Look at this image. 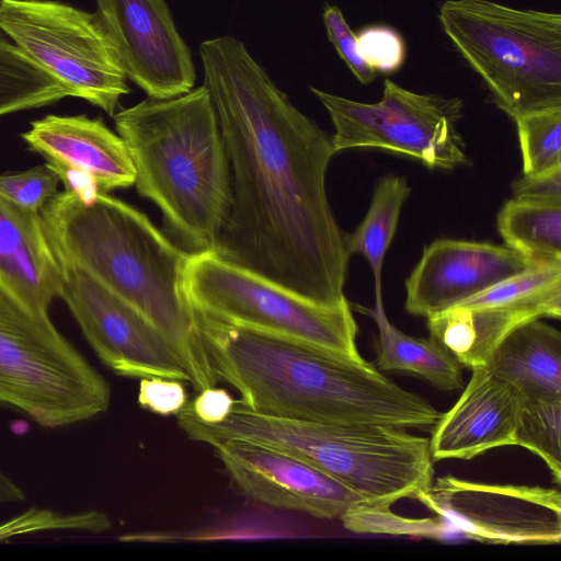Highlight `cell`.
Returning <instances> with one entry per match:
<instances>
[{
	"label": "cell",
	"mask_w": 561,
	"mask_h": 561,
	"mask_svg": "<svg viewBox=\"0 0 561 561\" xmlns=\"http://www.w3.org/2000/svg\"><path fill=\"white\" fill-rule=\"evenodd\" d=\"M0 30L33 61L110 116L130 92L96 13L48 0H0Z\"/></svg>",
	"instance_id": "obj_9"
},
{
	"label": "cell",
	"mask_w": 561,
	"mask_h": 561,
	"mask_svg": "<svg viewBox=\"0 0 561 561\" xmlns=\"http://www.w3.org/2000/svg\"><path fill=\"white\" fill-rule=\"evenodd\" d=\"M217 380L259 414L334 425L432 427L440 412L423 397L355 362L310 343L233 324L195 309Z\"/></svg>",
	"instance_id": "obj_2"
},
{
	"label": "cell",
	"mask_w": 561,
	"mask_h": 561,
	"mask_svg": "<svg viewBox=\"0 0 561 561\" xmlns=\"http://www.w3.org/2000/svg\"><path fill=\"white\" fill-rule=\"evenodd\" d=\"M59 265L58 298L105 366L123 377L191 382L172 344L145 316L80 268Z\"/></svg>",
	"instance_id": "obj_13"
},
{
	"label": "cell",
	"mask_w": 561,
	"mask_h": 561,
	"mask_svg": "<svg viewBox=\"0 0 561 561\" xmlns=\"http://www.w3.org/2000/svg\"><path fill=\"white\" fill-rule=\"evenodd\" d=\"M184 286L193 307L219 320L297 339L355 362L358 328L347 300L323 305L224 257L191 254Z\"/></svg>",
	"instance_id": "obj_8"
},
{
	"label": "cell",
	"mask_w": 561,
	"mask_h": 561,
	"mask_svg": "<svg viewBox=\"0 0 561 561\" xmlns=\"http://www.w3.org/2000/svg\"><path fill=\"white\" fill-rule=\"evenodd\" d=\"M561 317V262L538 263L427 318L430 336L469 369L484 366L499 343L533 320Z\"/></svg>",
	"instance_id": "obj_12"
},
{
	"label": "cell",
	"mask_w": 561,
	"mask_h": 561,
	"mask_svg": "<svg viewBox=\"0 0 561 561\" xmlns=\"http://www.w3.org/2000/svg\"><path fill=\"white\" fill-rule=\"evenodd\" d=\"M41 216L57 260L85 272L145 316L172 344L196 392L218 382L184 286L191 253L107 193L81 198L57 192Z\"/></svg>",
	"instance_id": "obj_3"
},
{
	"label": "cell",
	"mask_w": 561,
	"mask_h": 561,
	"mask_svg": "<svg viewBox=\"0 0 561 561\" xmlns=\"http://www.w3.org/2000/svg\"><path fill=\"white\" fill-rule=\"evenodd\" d=\"M96 5L127 78L147 96L169 99L194 88L191 50L165 0H96Z\"/></svg>",
	"instance_id": "obj_14"
},
{
	"label": "cell",
	"mask_w": 561,
	"mask_h": 561,
	"mask_svg": "<svg viewBox=\"0 0 561 561\" xmlns=\"http://www.w3.org/2000/svg\"><path fill=\"white\" fill-rule=\"evenodd\" d=\"M438 21L513 119L561 107V15L491 0H446Z\"/></svg>",
	"instance_id": "obj_6"
},
{
	"label": "cell",
	"mask_w": 561,
	"mask_h": 561,
	"mask_svg": "<svg viewBox=\"0 0 561 561\" xmlns=\"http://www.w3.org/2000/svg\"><path fill=\"white\" fill-rule=\"evenodd\" d=\"M214 448L234 483L265 505L333 519L360 501L327 473L275 448L242 439Z\"/></svg>",
	"instance_id": "obj_15"
},
{
	"label": "cell",
	"mask_w": 561,
	"mask_h": 561,
	"mask_svg": "<svg viewBox=\"0 0 561 561\" xmlns=\"http://www.w3.org/2000/svg\"><path fill=\"white\" fill-rule=\"evenodd\" d=\"M344 527L353 533L404 535L430 539H459L460 533L444 518H405L390 507L357 502L340 517Z\"/></svg>",
	"instance_id": "obj_26"
},
{
	"label": "cell",
	"mask_w": 561,
	"mask_h": 561,
	"mask_svg": "<svg viewBox=\"0 0 561 561\" xmlns=\"http://www.w3.org/2000/svg\"><path fill=\"white\" fill-rule=\"evenodd\" d=\"M356 309L369 316L377 325L378 370L413 374L443 391L463 388V366L440 342L432 336L415 337L402 332L389 321L385 307L356 306Z\"/></svg>",
	"instance_id": "obj_21"
},
{
	"label": "cell",
	"mask_w": 561,
	"mask_h": 561,
	"mask_svg": "<svg viewBox=\"0 0 561 561\" xmlns=\"http://www.w3.org/2000/svg\"><path fill=\"white\" fill-rule=\"evenodd\" d=\"M484 367L526 400H561V333L533 320L508 333Z\"/></svg>",
	"instance_id": "obj_20"
},
{
	"label": "cell",
	"mask_w": 561,
	"mask_h": 561,
	"mask_svg": "<svg viewBox=\"0 0 561 561\" xmlns=\"http://www.w3.org/2000/svg\"><path fill=\"white\" fill-rule=\"evenodd\" d=\"M561 400H524L516 431L515 445L538 456L561 482Z\"/></svg>",
	"instance_id": "obj_25"
},
{
	"label": "cell",
	"mask_w": 561,
	"mask_h": 561,
	"mask_svg": "<svg viewBox=\"0 0 561 561\" xmlns=\"http://www.w3.org/2000/svg\"><path fill=\"white\" fill-rule=\"evenodd\" d=\"M356 43L362 58L376 73H392L405 60L404 41L390 26H367L356 35Z\"/></svg>",
	"instance_id": "obj_29"
},
{
	"label": "cell",
	"mask_w": 561,
	"mask_h": 561,
	"mask_svg": "<svg viewBox=\"0 0 561 561\" xmlns=\"http://www.w3.org/2000/svg\"><path fill=\"white\" fill-rule=\"evenodd\" d=\"M24 501L23 490L0 470V505Z\"/></svg>",
	"instance_id": "obj_34"
},
{
	"label": "cell",
	"mask_w": 561,
	"mask_h": 561,
	"mask_svg": "<svg viewBox=\"0 0 561 561\" xmlns=\"http://www.w3.org/2000/svg\"><path fill=\"white\" fill-rule=\"evenodd\" d=\"M21 137L58 176L78 178L102 193L135 183V168L124 140L101 118L46 115L32 122Z\"/></svg>",
	"instance_id": "obj_17"
},
{
	"label": "cell",
	"mask_w": 561,
	"mask_h": 561,
	"mask_svg": "<svg viewBox=\"0 0 561 561\" xmlns=\"http://www.w3.org/2000/svg\"><path fill=\"white\" fill-rule=\"evenodd\" d=\"M59 286L60 265L41 211L0 196V287L31 311L48 316Z\"/></svg>",
	"instance_id": "obj_19"
},
{
	"label": "cell",
	"mask_w": 561,
	"mask_h": 561,
	"mask_svg": "<svg viewBox=\"0 0 561 561\" xmlns=\"http://www.w3.org/2000/svg\"><path fill=\"white\" fill-rule=\"evenodd\" d=\"M71 91L15 44L0 37V116L55 103Z\"/></svg>",
	"instance_id": "obj_24"
},
{
	"label": "cell",
	"mask_w": 561,
	"mask_h": 561,
	"mask_svg": "<svg viewBox=\"0 0 561 561\" xmlns=\"http://www.w3.org/2000/svg\"><path fill=\"white\" fill-rule=\"evenodd\" d=\"M535 264L507 245L439 239L407 278L404 306L427 319Z\"/></svg>",
	"instance_id": "obj_16"
},
{
	"label": "cell",
	"mask_w": 561,
	"mask_h": 561,
	"mask_svg": "<svg viewBox=\"0 0 561 561\" xmlns=\"http://www.w3.org/2000/svg\"><path fill=\"white\" fill-rule=\"evenodd\" d=\"M180 381L163 377L141 378L138 390L139 405L156 414L176 415L187 404V394Z\"/></svg>",
	"instance_id": "obj_31"
},
{
	"label": "cell",
	"mask_w": 561,
	"mask_h": 561,
	"mask_svg": "<svg viewBox=\"0 0 561 561\" xmlns=\"http://www.w3.org/2000/svg\"><path fill=\"white\" fill-rule=\"evenodd\" d=\"M190 439L216 446L230 439L265 445L327 473L360 502L388 506L414 497L434 478L428 438L388 425H334L252 412L237 400L220 423L198 421L191 411L178 419Z\"/></svg>",
	"instance_id": "obj_5"
},
{
	"label": "cell",
	"mask_w": 561,
	"mask_h": 561,
	"mask_svg": "<svg viewBox=\"0 0 561 561\" xmlns=\"http://www.w3.org/2000/svg\"><path fill=\"white\" fill-rule=\"evenodd\" d=\"M505 245L535 263L561 262V205L510 199L497 215Z\"/></svg>",
	"instance_id": "obj_23"
},
{
	"label": "cell",
	"mask_w": 561,
	"mask_h": 561,
	"mask_svg": "<svg viewBox=\"0 0 561 561\" xmlns=\"http://www.w3.org/2000/svg\"><path fill=\"white\" fill-rule=\"evenodd\" d=\"M60 180L46 164L14 174H0V196L32 211H41L58 192Z\"/></svg>",
	"instance_id": "obj_28"
},
{
	"label": "cell",
	"mask_w": 561,
	"mask_h": 561,
	"mask_svg": "<svg viewBox=\"0 0 561 561\" xmlns=\"http://www.w3.org/2000/svg\"><path fill=\"white\" fill-rule=\"evenodd\" d=\"M515 199L561 205V168L524 175L513 184Z\"/></svg>",
	"instance_id": "obj_32"
},
{
	"label": "cell",
	"mask_w": 561,
	"mask_h": 561,
	"mask_svg": "<svg viewBox=\"0 0 561 561\" xmlns=\"http://www.w3.org/2000/svg\"><path fill=\"white\" fill-rule=\"evenodd\" d=\"M523 158V174L561 168V107L514 118Z\"/></svg>",
	"instance_id": "obj_27"
},
{
	"label": "cell",
	"mask_w": 561,
	"mask_h": 561,
	"mask_svg": "<svg viewBox=\"0 0 561 561\" xmlns=\"http://www.w3.org/2000/svg\"><path fill=\"white\" fill-rule=\"evenodd\" d=\"M113 117L139 195L160 208L184 251L215 250L230 209L231 182L207 88L169 99L147 96Z\"/></svg>",
	"instance_id": "obj_4"
},
{
	"label": "cell",
	"mask_w": 561,
	"mask_h": 561,
	"mask_svg": "<svg viewBox=\"0 0 561 561\" xmlns=\"http://www.w3.org/2000/svg\"><path fill=\"white\" fill-rule=\"evenodd\" d=\"M199 56L232 168L216 252L312 301L344 302L350 255L325 191L331 137L238 38L206 39Z\"/></svg>",
	"instance_id": "obj_1"
},
{
	"label": "cell",
	"mask_w": 561,
	"mask_h": 561,
	"mask_svg": "<svg viewBox=\"0 0 561 561\" xmlns=\"http://www.w3.org/2000/svg\"><path fill=\"white\" fill-rule=\"evenodd\" d=\"M327 36L339 56L362 84H369L377 73L364 61L356 43V34L350 28L342 11L327 4L322 12Z\"/></svg>",
	"instance_id": "obj_30"
},
{
	"label": "cell",
	"mask_w": 561,
	"mask_h": 561,
	"mask_svg": "<svg viewBox=\"0 0 561 561\" xmlns=\"http://www.w3.org/2000/svg\"><path fill=\"white\" fill-rule=\"evenodd\" d=\"M411 193L407 179L388 175L376 185L364 219L346 237L348 255L359 254L370 265L375 279L376 307H383L381 274L385 256L396 234L401 209Z\"/></svg>",
	"instance_id": "obj_22"
},
{
	"label": "cell",
	"mask_w": 561,
	"mask_h": 561,
	"mask_svg": "<svg viewBox=\"0 0 561 561\" xmlns=\"http://www.w3.org/2000/svg\"><path fill=\"white\" fill-rule=\"evenodd\" d=\"M328 111L335 152L381 148L420 160L428 168L451 170L466 164L465 141L457 124L462 101L421 94L386 79L380 101L364 103L310 87Z\"/></svg>",
	"instance_id": "obj_10"
},
{
	"label": "cell",
	"mask_w": 561,
	"mask_h": 561,
	"mask_svg": "<svg viewBox=\"0 0 561 561\" xmlns=\"http://www.w3.org/2000/svg\"><path fill=\"white\" fill-rule=\"evenodd\" d=\"M111 387L50 321L0 287V405L48 430L107 411Z\"/></svg>",
	"instance_id": "obj_7"
},
{
	"label": "cell",
	"mask_w": 561,
	"mask_h": 561,
	"mask_svg": "<svg viewBox=\"0 0 561 561\" xmlns=\"http://www.w3.org/2000/svg\"><path fill=\"white\" fill-rule=\"evenodd\" d=\"M472 374L455 404L440 413L428 438L432 459L469 460L515 445L524 397L484 366Z\"/></svg>",
	"instance_id": "obj_18"
},
{
	"label": "cell",
	"mask_w": 561,
	"mask_h": 561,
	"mask_svg": "<svg viewBox=\"0 0 561 561\" xmlns=\"http://www.w3.org/2000/svg\"><path fill=\"white\" fill-rule=\"evenodd\" d=\"M414 499L456 528L463 539L493 545H558V489L476 482L443 476Z\"/></svg>",
	"instance_id": "obj_11"
},
{
	"label": "cell",
	"mask_w": 561,
	"mask_h": 561,
	"mask_svg": "<svg viewBox=\"0 0 561 561\" xmlns=\"http://www.w3.org/2000/svg\"><path fill=\"white\" fill-rule=\"evenodd\" d=\"M234 404L236 400L227 390L215 386L201 390L196 398L187 403L192 414L207 424L222 422L231 413Z\"/></svg>",
	"instance_id": "obj_33"
}]
</instances>
